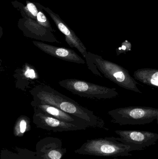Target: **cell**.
<instances>
[{"label":"cell","mask_w":158,"mask_h":159,"mask_svg":"<svg viewBox=\"0 0 158 159\" xmlns=\"http://www.w3.org/2000/svg\"><path fill=\"white\" fill-rule=\"evenodd\" d=\"M33 101L37 103L49 105L75 116L85 121L89 128L108 129L105 121L93 111L82 106L77 102L65 96L50 86L38 85L30 91Z\"/></svg>","instance_id":"6da1fadb"},{"label":"cell","mask_w":158,"mask_h":159,"mask_svg":"<svg viewBox=\"0 0 158 159\" xmlns=\"http://www.w3.org/2000/svg\"><path fill=\"white\" fill-rule=\"evenodd\" d=\"M85 59L88 69L94 74L102 77L101 73L105 77L121 88L142 93L137 87L139 83L122 66L90 52H88Z\"/></svg>","instance_id":"7a4b0ae2"},{"label":"cell","mask_w":158,"mask_h":159,"mask_svg":"<svg viewBox=\"0 0 158 159\" xmlns=\"http://www.w3.org/2000/svg\"><path fill=\"white\" fill-rule=\"evenodd\" d=\"M144 150L138 147L120 143L115 137L88 140L74 152L76 154L103 157H130V152Z\"/></svg>","instance_id":"3957f363"},{"label":"cell","mask_w":158,"mask_h":159,"mask_svg":"<svg viewBox=\"0 0 158 159\" xmlns=\"http://www.w3.org/2000/svg\"><path fill=\"white\" fill-rule=\"evenodd\" d=\"M111 121L121 126L142 125L158 120V109L145 106H130L110 110Z\"/></svg>","instance_id":"277c9868"},{"label":"cell","mask_w":158,"mask_h":159,"mask_svg":"<svg viewBox=\"0 0 158 159\" xmlns=\"http://www.w3.org/2000/svg\"><path fill=\"white\" fill-rule=\"evenodd\" d=\"M58 84L75 95L89 99H112L119 95L115 88L100 86L82 80H63L59 81Z\"/></svg>","instance_id":"5b68a950"},{"label":"cell","mask_w":158,"mask_h":159,"mask_svg":"<svg viewBox=\"0 0 158 159\" xmlns=\"http://www.w3.org/2000/svg\"><path fill=\"white\" fill-rule=\"evenodd\" d=\"M115 132L116 134L119 136V137H116L117 141L143 149L146 147L156 144L158 140V134L152 132L129 130H117Z\"/></svg>","instance_id":"8992f818"},{"label":"cell","mask_w":158,"mask_h":159,"mask_svg":"<svg viewBox=\"0 0 158 159\" xmlns=\"http://www.w3.org/2000/svg\"><path fill=\"white\" fill-rule=\"evenodd\" d=\"M33 108L34 110L32 117L33 122L37 128L55 132L85 129L83 127L46 116L36 108Z\"/></svg>","instance_id":"52a82bcc"},{"label":"cell","mask_w":158,"mask_h":159,"mask_svg":"<svg viewBox=\"0 0 158 159\" xmlns=\"http://www.w3.org/2000/svg\"><path fill=\"white\" fill-rule=\"evenodd\" d=\"M59 138L46 137L38 142L36 153L40 159H61L66 153V148L62 147Z\"/></svg>","instance_id":"ba28073f"},{"label":"cell","mask_w":158,"mask_h":159,"mask_svg":"<svg viewBox=\"0 0 158 159\" xmlns=\"http://www.w3.org/2000/svg\"><path fill=\"white\" fill-rule=\"evenodd\" d=\"M45 9L50 15L59 30L65 35V40L67 43L70 47L77 48L85 58L88 53L87 48L75 32L61 19L58 15L54 13L47 7Z\"/></svg>","instance_id":"9c48e42d"},{"label":"cell","mask_w":158,"mask_h":159,"mask_svg":"<svg viewBox=\"0 0 158 159\" xmlns=\"http://www.w3.org/2000/svg\"><path fill=\"white\" fill-rule=\"evenodd\" d=\"M32 43L40 50L52 57L69 62L82 64L85 63V61L72 49L58 47L38 41H33Z\"/></svg>","instance_id":"30bf717a"},{"label":"cell","mask_w":158,"mask_h":159,"mask_svg":"<svg viewBox=\"0 0 158 159\" xmlns=\"http://www.w3.org/2000/svg\"><path fill=\"white\" fill-rule=\"evenodd\" d=\"M31 105L32 107L36 108L46 116L83 127L85 129L89 128L87 123L82 120L67 114L57 107L49 105L37 103L33 101L31 102Z\"/></svg>","instance_id":"8fae6325"},{"label":"cell","mask_w":158,"mask_h":159,"mask_svg":"<svg viewBox=\"0 0 158 159\" xmlns=\"http://www.w3.org/2000/svg\"><path fill=\"white\" fill-rule=\"evenodd\" d=\"M135 79L155 89L158 88V70L144 68L139 69L134 73Z\"/></svg>","instance_id":"7c38bea8"},{"label":"cell","mask_w":158,"mask_h":159,"mask_svg":"<svg viewBox=\"0 0 158 159\" xmlns=\"http://www.w3.org/2000/svg\"><path fill=\"white\" fill-rule=\"evenodd\" d=\"M0 156L1 159H40L36 152L17 147L10 149H2Z\"/></svg>","instance_id":"4fadbf2b"},{"label":"cell","mask_w":158,"mask_h":159,"mask_svg":"<svg viewBox=\"0 0 158 159\" xmlns=\"http://www.w3.org/2000/svg\"><path fill=\"white\" fill-rule=\"evenodd\" d=\"M31 130L30 119L28 117L21 116L19 117L14 127V135L15 137H22L24 134Z\"/></svg>","instance_id":"5bb4252c"},{"label":"cell","mask_w":158,"mask_h":159,"mask_svg":"<svg viewBox=\"0 0 158 159\" xmlns=\"http://www.w3.org/2000/svg\"><path fill=\"white\" fill-rule=\"evenodd\" d=\"M20 75L23 76V78L27 80H37L39 79V76L37 72L35 70L34 68L30 64H25L23 66V70H22V73Z\"/></svg>","instance_id":"9a60e30c"},{"label":"cell","mask_w":158,"mask_h":159,"mask_svg":"<svg viewBox=\"0 0 158 159\" xmlns=\"http://www.w3.org/2000/svg\"><path fill=\"white\" fill-rule=\"evenodd\" d=\"M37 21L42 26H43L46 29H48L51 32L53 31V30L52 29L49 20H47V18L45 16L43 13L41 11H39L36 16Z\"/></svg>","instance_id":"2e32d148"},{"label":"cell","mask_w":158,"mask_h":159,"mask_svg":"<svg viewBox=\"0 0 158 159\" xmlns=\"http://www.w3.org/2000/svg\"><path fill=\"white\" fill-rule=\"evenodd\" d=\"M132 47V45L130 42L128 40H125L122 42L120 47L116 48V51L117 56H119L122 54H126L127 52L131 50Z\"/></svg>","instance_id":"e0dca14e"},{"label":"cell","mask_w":158,"mask_h":159,"mask_svg":"<svg viewBox=\"0 0 158 159\" xmlns=\"http://www.w3.org/2000/svg\"><path fill=\"white\" fill-rule=\"evenodd\" d=\"M26 10L27 12L34 19L36 18L39 11L36 6L34 4L30 2H28L26 7Z\"/></svg>","instance_id":"ac0fdd59"},{"label":"cell","mask_w":158,"mask_h":159,"mask_svg":"<svg viewBox=\"0 0 158 159\" xmlns=\"http://www.w3.org/2000/svg\"><path fill=\"white\" fill-rule=\"evenodd\" d=\"M3 34V30L2 29V27L0 26V40H1V38H2V35Z\"/></svg>","instance_id":"d6986e66"}]
</instances>
